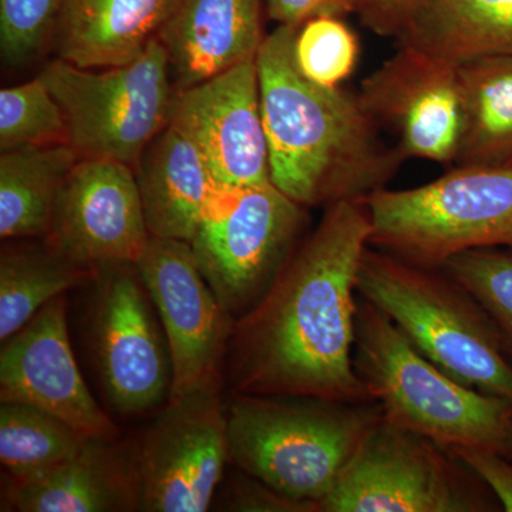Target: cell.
I'll return each mask as SVG.
<instances>
[{"instance_id":"obj_18","label":"cell","mask_w":512,"mask_h":512,"mask_svg":"<svg viewBox=\"0 0 512 512\" xmlns=\"http://www.w3.org/2000/svg\"><path fill=\"white\" fill-rule=\"evenodd\" d=\"M265 0H178L158 33L175 92L254 62L265 40Z\"/></svg>"},{"instance_id":"obj_3","label":"cell","mask_w":512,"mask_h":512,"mask_svg":"<svg viewBox=\"0 0 512 512\" xmlns=\"http://www.w3.org/2000/svg\"><path fill=\"white\" fill-rule=\"evenodd\" d=\"M227 417L229 464L315 512L383 410L376 402L234 394Z\"/></svg>"},{"instance_id":"obj_15","label":"cell","mask_w":512,"mask_h":512,"mask_svg":"<svg viewBox=\"0 0 512 512\" xmlns=\"http://www.w3.org/2000/svg\"><path fill=\"white\" fill-rule=\"evenodd\" d=\"M150 238L133 168L79 158L57 195L46 241L97 269L137 264Z\"/></svg>"},{"instance_id":"obj_27","label":"cell","mask_w":512,"mask_h":512,"mask_svg":"<svg viewBox=\"0 0 512 512\" xmlns=\"http://www.w3.org/2000/svg\"><path fill=\"white\" fill-rule=\"evenodd\" d=\"M69 138L62 107L39 76L0 90V150L69 144Z\"/></svg>"},{"instance_id":"obj_11","label":"cell","mask_w":512,"mask_h":512,"mask_svg":"<svg viewBox=\"0 0 512 512\" xmlns=\"http://www.w3.org/2000/svg\"><path fill=\"white\" fill-rule=\"evenodd\" d=\"M222 386L168 400L137 439L144 512H204L229 464Z\"/></svg>"},{"instance_id":"obj_30","label":"cell","mask_w":512,"mask_h":512,"mask_svg":"<svg viewBox=\"0 0 512 512\" xmlns=\"http://www.w3.org/2000/svg\"><path fill=\"white\" fill-rule=\"evenodd\" d=\"M211 507L234 512H313L311 505L292 500L241 470L228 480L224 477Z\"/></svg>"},{"instance_id":"obj_25","label":"cell","mask_w":512,"mask_h":512,"mask_svg":"<svg viewBox=\"0 0 512 512\" xmlns=\"http://www.w3.org/2000/svg\"><path fill=\"white\" fill-rule=\"evenodd\" d=\"M86 437L30 404L0 402L2 480L25 484L76 456Z\"/></svg>"},{"instance_id":"obj_14","label":"cell","mask_w":512,"mask_h":512,"mask_svg":"<svg viewBox=\"0 0 512 512\" xmlns=\"http://www.w3.org/2000/svg\"><path fill=\"white\" fill-rule=\"evenodd\" d=\"M170 126L227 187L272 183L256 60L175 93Z\"/></svg>"},{"instance_id":"obj_21","label":"cell","mask_w":512,"mask_h":512,"mask_svg":"<svg viewBox=\"0 0 512 512\" xmlns=\"http://www.w3.org/2000/svg\"><path fill=\"white\" fill-rule=\"evenodd\" d=\"M399 45L454 64L512 53V0H424Z\"/></svg>"},{"instance_id":"obj_12","label":"cell","mask_w":512,"mask_h":512,"mask_svg":"<svg viewBox=\"0 0 512 512\" xmlns=\"http://www.w3.org/2000/svg\"><path fill=\"white\" fill-rule=\"evenodd\" d=\"M173 360L170 400L222 386L235 320L202 275L191 245L151 237L137 261Z\"/></svg>"},{"instance_id":"obj_22","label":"cell","mask_w":512,"mask_h":512,"mask_svg":"<svg viewBox=\"0 0 512 512\" xmlns=\"http://www.w3.org/2000/svg\"><path fill=\"white\" fill-rule=\"evenodd\" d=\"M97 269L42 239H9L0 251V340L12 338L47 303L93 281Z\"/></svg>"},{"instance_id":"obj_34","label":"cell","mask_w":512,"mask_h":512,"mask_svg":"<svg viewBox=\"0 0 512 512\" xmlns=\"http://www.w3.org/2000/svg\"><path fill=\"white\" fill-rule=\"evenodd\" d=\"M504 456L510 458L512 460V427L510 431V436H508L507 443H505L504 448Z\"/></svg>"},{"instance_id":"obj_7","label":"cell","mask_w":512,"mask_h":512,"mask_svg":"<svg viewBox=\"0 0 512 512\" xmlns=\"http://www.w3.org/2000/svg\"><path fill=\"white\" fill-rule=\"evenodd\" d=\"M37 76L62 107L70 147L80 160L116 161L134 170L151 141L170 126L177 92L158 37L123 66L83 69L56 57Z\"/></svg>"},{"instance_id":"obj_23","label":"cell","mask_w":512,"mask_h":512,"mask_svg":"<svg viewBox=\"0 0 512 512\" xmlns=\"http://www.w3.org/2000/svg\"><path fill=\"white\" fill-rule=\"evenodd\" d=\"M79 161L69 144L0 150V238L49 235L57 195Z\"/></svg>"},{"instance_id":"obj_13","label":"cell","mask_w":512,"mask_h":512,"mask_svg":"<svg viewBox=\"0 0 512 512\" xmlns=\"http://www.w3.org/2000/svg\"><path fill=\"white\" fill-rule=\"evenodd\" d=\"M399 46L366 77L357 96L377 126L393 131L404 158L456 163L464 133L458 66Z\"/></svg>"},{"instance_id":"obj_31","label":"cell","mask_w":512,"mask_h":512,"mask_svg":"<svg viewBox=\"0 0 512 512\" xmlns=\"http://www.w3.org/2000/svg\"><path fill=\"white\" fill-rule=\"evenodd\" d=\"M451 454L471 471L495 495L503 510L512 512V460L500 451L483 447H454Z\"/></svg>"},{"instance_id":"obj_17","label":"cell","mask_w":512,"mask_h":512,"mask_svg":"<svg viewBox=\"0 0 512 512\" xmlns=\"http://www.w3.org/2000/svg\"><path fill=\"white\" fill-rule=\"evenodd\" d=\"M143 508L137 440L92 437L76 456L25 484L2 480V511L136 512Z\"/></svg>"},{"instance_id":"obj_35","label":"cell","mask_w":512,"mask_h":512,"mask_svg":"<svg viewBox=\"0 0 512 512\" xmlns=\"http://www.w3.org/2000/svg\"><path fill=\"white\" fill-rule=\"evenodd\" d=\"M512 164V163H511Z\"/></svg>"},{"instance_id":"obj_32","label":"cell","mask_w":512,"mask_h":512,"mask_svg":"<svg viewBox=\"0 0 512 512\" xmlns=\"http://www.w3.org/2000/svg\"><path fill=\"white\" fill-rule=\"evenodd\" d=\"M423 3L424 0H356V15L376 35L399 39Z\"/></svg>"},{"instance_id":"obj_4","label":"cell","mask_w":512,"mask_h":512,"mask_svg":"<svg viewBox=\"0 0 512 512\" xmlns=\"http://www.w3.org/2000/svg\"><path fill=\"white\" fill-rule=\"evenodd\" d=\"M353 365L383 417L447 450L504 453L512 402L458 382L427 359L386 313L360 296Z\"/></svg>"},{"instance_id":"obj_5","label":"cell","mask_w":512,"mask_h":512,"mask_svg":"<svg viewBox=\"0 0 512 512\" xmlns=\"http://www.w3.org/2000/svg\"><path fill=\"white\" fill-rule=\"evenodd\" d=\"M356 288L441 370L471 389L512 402V363L493 322L443 269L369 245Z\"/></svg>"},{"instance_id":"obj_33","label":"cell","mask_w":512,"mask_h":512,"mask_svg":"<svg viewBox=\"0 0 512 512\" xmlns=\"http://www.w3.org/2000/svg\"><path fill=\"white\" fill-rule=\"evenodd\" d=\"M265 12L278 26L299 28L320 16L356 15V0H265Z\"/></svg>"},{"instance_id":"obj_10","label":"cell","mask_w":512,"mask_h":512,"mask_svg":"<svg viewBox=\"0 0 512 512\" xmlns=\"http://www.w3.org/2000/svg\"><path fill=\"white\" fill-rule=\"evenodd\" d=\"M89 286L90 350L110 406L126 417L163 409L173 360L136 262L100 266Z\"/></svg>"},{"instance_id":"obj_20","label":"cell","mask_w":512,"mask_h":512,"mask_svg":"<svg viewBox=\"0 0 512 512\" xmlns=\"http://www.w3.org/2000/svg\"><path fill=\"white\" fill-rule=\"evenodd\" d=\"M150 237L190 242L217 180L197 146L168 126L134 168Z\"/></svg>"},{"instance_id":"obj_26","label":"cell","mask_w":512,"mask_h":512,"mask_svg":"<svg viewBox=\"0 0 512 512\" xmlns=\"http://www.w3.org/2000/svg\"><path fill=\"white\" fill-rule=\"evenodd\" d=\"M440 268L480 303L512 363V249H470Z\"/></svg>"},{"instance_id":"obj_9","label":"cell","mask_w":512,"mask_h":512,"mask_svg":"<svg viewBox=\"0 0 512 512\" xmlns=\"http://www.w3.org/2000/svg\"><path fill=\"white\" fill-rule=\"evenodd\" d=\"M490 493L446 447L382 417L319 511H495Z\"/></svg>"},{"instance_id":"obj_16","label":"cell","mask_w":512,"mask_h":512,"mask_svg":"<svg viewBox=\"0 0 512 512\" xmlns=\"http://www.w3.org/2000/svg\"><path fill=\"white\" fill-rule=\"evenodd\" d=\"M0 402L30 404L59 417L86 439L120 431L84 382L67 323V293L43 306L2 343Z\"/></svg>"},{"instance_id":"obj_24","label":"cell","mask_w":512,"mask_h":512,"mask_svg":"<svg viewBox=\"0 0 512 512\" xmlns=\"http://www.w3.org/2000/svg\"><path fill=\"white\" fill-rule=\"evenodd\" d=\"M464 133L456 165L512 163V53L458 66Z\"/></svg>"},{"instance_id":"obj_28","label":"cell","mask_w":512,"mask_h":512,"mask_svg":"<svg viewBox=\"0 0 512 512\" xmlns=\"http://www.w3.org/2000/svg\"><path fill=\"white\" fill-rule=\"evenodd\" d=\"M293 55L306 79L323 87H339L355 72L359 39L343 18L320 16L299 26Z\"/></svg>"},{"instance_id":"obj_2","label":"cell","mask_w":512,"mask_h":512,"mask_svg":"<svg viewBox=\"0 0 512 512\" xmlns=\"http://www.w3.org/2000/svg\"><path fill=\"white\" fill-rule=\"evenodd\" d=\"M296 32L276 26L256 56L272 184L306 208L365 200L406 158L384 143L357 94L303 76Z\"/></svg>"},{"instance_id":"obj_8","label":"cell","mask_w":512,"mask_h":512,"mask_svg":"<svg viewBox=\"0 0 512 512\" xmlns=\"http://www.w3.org/2000/svg\"><path fill=\"white\" fill-rule=\"evenodd\" d=\"M308 224V208L272 183L217 185L190 245L232 319L264 298L305 238Z\"/></svg>"},{"instance_id":"obj_1","label":"cell","mask_w":512,"mask_h":512,"mask_svg":"<svg viewBox=\"0 0 512 512\" xmlns=\"http://www.w3.org/2000/svg\"><path fill=\"white\" fill-rule=\"evenodd\" d=\"M370 235L365 201L326 207L264 298L235 320L225 360L232 393L375 402L353 365L357 272Z\"/></svg>"},{"instance_id":"obj_29","label":"cell","mask_w":512,"mask_h":512,"mask_svg":"<svg viewBox=\"0 0 512 512\" xmlns=\"http://www.w3.org/2000/svg\"><path fill=\"white\" fill-rule=\"evenodd\" d=\"M63 0H0V56L9 69H22L45 56Z\"/></svg>"},{"instance_id":"obj_19","label":"cell","mask_w":512,"mask_h":512,"mask_svg":"<svg viewBox=\"0 0 512 512\" xmlns=\"http://www.w3.org/2000/svg\"><path fill=\"white\" fill-rule=\"evenodd\" d=\"M178 0H63L53 49L83 69L134 62L158 37Z\"/></svg>"},{"instance_id":"obj_6","label":"cell","mask_w":512,"mask_h":512,"mask_svg":"<svg viewBox=\"0 0 512 512\" xmlns=\"http://www.w3.org/2000/svg\"><path fill=\"white\" fill-rule=\"evenodd\" d=\"M370 247L440 268L451 256L478 248L512 249V164L456 165L410 190L366 197Z\"/></svg>"}]
</instances>
